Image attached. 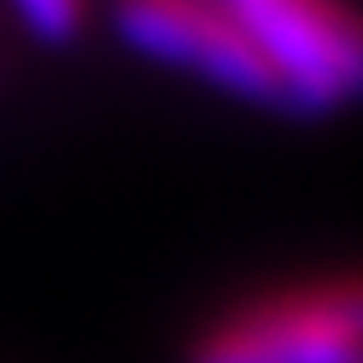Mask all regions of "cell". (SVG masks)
Instances as JSON below:
<instances>
[{
	"mask_svg": "<svg viewBox=\"0 0 363 363\" xmlns=\"http://www.w3.org/2000/svg\"><path fill=\"white\" fill-rule=\"evenodd\" d=\"M186 363H363V272H332L232 304Z\"/></svg>",
	"mask_w": 363,
	"mask_h": 363,
	"instance_id": "obj_1",
	"label": "cell"
},
{
	"mask_svg": "<svg viewBox=\"0 0 363 363\" xmlns=\"http://www.w3.org/2000/svg\"><path fill=\"white\" fill-rule=\"evenodd\" d=\"M109 18L118 41L145 60L255 109L291 113L277 73L227 0H113Z\"/></svg>",
	"mask_w": 363,
	"mask_h": 363,
	"instance_id": "obj_2",
	"label": "cell"
},
{
	"mask_svg": "<svg viewBox=\"0 0 363 363\" xmlns=\"http://www.w3.org/2000/svg\"><path fill=\"white\" fill-rule=\"evenodd\" d=\"M264 50L291 113L363 105V9L354 0H227Z\"/></svg>",
	"mask_w": 363,
	"mask_h": 363,
	"instance_id": "obj_3",
	"label": "cell"
},
{
	"mask_svg": "<svg viewBox=\"0 0 363 363\" xmlns=\"http://www.w3.org/2000/svg\"><path fill=\"white\" fill-rule=\"evenodd\" d=\"M9 9L41 45H73L86 28V0H9Z\"/></svg>",
	"mask_w": 363,
	"mask_h": 363,
	"instance_id": "obj_4",
	"label": "cell"
}]
</instances>
